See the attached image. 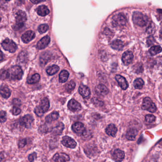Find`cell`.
<instances>
[{
    "label": "cell",
    "instance_id": "cell-1",
    "mask_svg": "<svg viewBox=\"0 0 162 162\" xmlns=\"http://www.w3.org/2000/svg\"><path fill=\"white\" fill-rule=\"evenodd\" d=\"M132 18L134 24L140 27L146 26L148 21L147 16L141 12H135L133 13Z\"/></svg>",
    "mask_w": 162,
    "mask_h": 162
},
{
    "label": "cell",
    "instance_id": "cell-2",
    "mask_svg": "<svg viewBox=\"0 0 162 162\" xmlns=\"http://www.w3.org/2000/svg\"><path fill=\"white\" fill-rule=\"evenodd\" d=\"M49 108V100L48 98H45L41 100L40 105L35 108L34 112L37 116L41 117L45 112L48 110Z\"/></svg>",
    "mask_w": 162,
    "mask_h": 162
},
{
    "label": "cell",
    "instance_id": "cell-3",
    "mask_svg": "<svg viewBox=\"0 0 162 162\" xmlns=\"http://www.w3.org/2000/svg\"><path fill=\"white\" fill-rule=\"evenodd\" d=\"M8 71L9 74V79L14 80H21L22 79L24 72L20 66L17 65L13 66Z\"/></svg>",
    "mask_w": 162,
    "mask_h": 162
},
{
    "label": "cell",
    "instance_id": "cell-4",
    "mask_svg": "<svg viewBox=\"0 0 162 162\" xmlns=\"http://www.w3.org/2000/svg\"><path fill=\"white\" fill-rule=\"evenodd\" d=\"M27 19V15L24 12L21 10L18 11L16 15V24L14 26L15 29H20L24 27Z\"/></svg>",
    "mask_w": 162,
    "mask_h": 162
},
{
    "label": "cell",
    "instance_id": "cell-5",
    "mask_svg": "<svg viewBox=\"0 0 162 162\" xmlns=\"http://www.w3.org/2000/svg\"><path fill=\"white\" fill-rule=\"evenodd\" d=\"M127 23L126 17L123 13H119L114 16L112 18V24L114 27H123Z\"/></svg>",
    "mask_w": 162,
    "mask_h": 162
},
{
    "label": "cell",
    "instance_id": "cell-6",
    "mask_svg": "<svg viewBox=\"0 0 162 162\" xmlns=\"http://www.w3.org/2000/svg\"><path fill=\"white\" fill-rule=\"evenodd\" d=\"M142 108L144 110L148 111L151 113H155L157 110L155 105L149 97H146L144 99Z\"/></svg>",
    "mask_w": 162,
    "mask_h": 162
},
{
    "label": "cell",
    "instance_id": "cell-7",
    "mask_svg": "<svg viewBox=\"0 0 162 162\" xmlns=\"http://www.w3.org/2000/svg\"><path fill=\"white\" fill-rule=\"evenodd\" d=\"M1 46L5 51L11 53H14L16 51L17 46L14 42L9 39H6L1 43Z\"/></svg>",
    "mask_w": 162,
    "mask_h": 162
},
{
    "label": "cell",
    "instance_id": "cell-8",
    "mask_svg": "<svg viewBox=\"0 0 162 162\" xmlns=\"http://www.w3.org/2000/svg\"><path fill=\"white\" fill-rule=\"evenodd\" d=\"M34 121V118L31 115L28 114L19 119V123L21 126L26 128H30L32 127V123Z\"/></svg>",
    "mask_w": 162,
    "mask_h": 162
},
{
    "label": "cell",
    "instance_id": "cell-9",
    "mask_svg": "<svg viewBox=\"0 0 162 162\" xmlns=\"http://www.w3.org/2000/svg\"><path fill=\"white\" fill-rule=\"evenodd\" d=\"M72 130L79 135H84L86 133V129L83 124L77 122L73 124L72 126Z\"/></svg>",
    "mask_w": 162,
    "mask_h": 162
},
{
    "label": "cell",
    "instance_id": "cell-10",
    "mask_svg": "<svg viewBox=\"0 0 162 162\" xmlns=\"http://www.w3.org/2000/svg\"><path fill=\"white\" fill-rule=\"evenodd\" d=\"M61 143L65 147L70 148H75L77 146L76 142L68 136H64L62 138Z\"/></svg>",
    "mask_w": 162,
    "mask_h": 162
},
{
    "label": "cell",
    "instance_id": "cell-11",
    "mask_svg": "<svg viewBox=\"0 0 162 162\" xmlns=\"http://www.w3.org/2000/svg\"><path fill=\"white\" fill-rule=\"evenodd\" d=\"M53 160L54 162H69L70 158L65 153H56L53 156Z\"/></svg>",
    "mask_w": 162,
    "mask_h": 162
},
{
    "label": "cell",
    "instance_id": "cell-12",
    "mask_svg": "<svg viewBox=\"0 0 162 162\" xmlns=\"http://www.w3.org/2000/svg\"><path fill=\"white\" fill-rule=\"evenodd\" d=\"M68 107L70 110L74 112L79 111L81 109L80 104L74 99L69 100L68 104Z\"/></svg>",
    "mask_w": 162,
    "mask_h": 162
},
{
    "label": "cell",
    "instance_id": "cell-13",
    "mask_svg": "<svg viewBox=\"0 0 162 162\" xmlns=\"http://www.w3.org/2000/svg\"><path fill=\"white\" fill-rule=\"evenodd\" d=\"M134 55L130 51H126L123 54L122 60L125 65H128L133 61Z\"/></svg>",
    "mask_w": 162,
    "mask_h": 162
},
{
    "label": "cell",
    "instance_id": "cell-14",
    "mask_svg": "<svg viewBox=\"0 0 162 162\" xmlns=\"http://www.w3.org/2000/svg\"><path fill=\"white\" fill-rule=\"evenodd\" d=\"M112 158L116 162H121L123 160L124 158V152L120 149H116L113 151L112 154Z\"/></svg>",
    "mask_w": 162,
    "mask_h": 162
},
{
    "label": "cell",
    "instance_id": "cell-15",
    "mask_svg": "<svg viewBox=\"0 0 162 162\" xmlns=\"http://www.w3.org/2000/svg\"><path fill=\"white\" fill-rule=\"evenodd\" d=\"M35 37V34L34 32L32 31H28L25 32L22 36H21V40L22 41L25 43H28L30 42L31 40H32Z\"/></svg>",
    "mask_w": 162,
    "mask_h": 162
},
{
    "label": "cell",
    "instance_id": "cell-16",
    "mask_svg": "<svg viewBox=\"0 0 162 162\" xmlns=\"http://www.w3.org/2000/svg\"><path fill=\"white\" fill-rule=\"evenodd\" d=\"M51 39L49 36L44 37L37 43V48L38 49H42L45 48L49 43Z\"/></svg>",
    "mask_w": 162,
    "mask_h": 162
},
{
    "label": "cell",
    "instance_id": "cell-17",
    "mask_svg": "<svg viewBox=\"0 0 162 162\" xmlns=\"http://www.w3.org/2000/svg\"><path fill=\"white\" fill-rule=\"evenodd\" d=\"M79 91L81 96L85 99H88L91 95V91L89 88L84 85H80L79 88Z\"/></svg>",
    "mask_w": 162,
    "mask_h": 162
},
{
    "label": "cell",
    "instance_id": "cell-18",
    "mask_svg": "<svg viewBox=\"0 0 162 162\" xmlns=\"http://www.w3.org/2000/svg\"><path fill=\"white\" fill-rule=\"evenodd\" d=\"M115 79L117 82H118L119 85L121 87V88L123 90H126L128 88V84L126 79L119 75H116L115 77Z\"/></svg>",
    "mask_w": 162,
    "mask_h": 162
},
{
    "label": "cell",
    "instance_id": "cell-19",
    "mask_svg": "<svg viewBox=\"0 0 162 162\" xmlns=\"http://www.w3.org/2000/svg\"><path fill=\"white\" fill-rule=\"evenodd\" d=\"M52 129H53V127L51 123H46L39 127L38 131L40 134H47V133L52 132Z\"/></svg>",
    "mask_w": 162,
    "mask_h": 162
},
{
    "label": "cell",
    "instance_id": "cell-20",
    "mask_svg": "<svg viewBox=\"0 0 162 162\" xmlns=\"http://www.w3.org/2000/svg\"><path fill=\"white\" fill-rule=\"evenodd\" d=\"M138 131L135 128H130L128 129L126 133V138L130 141H134L135 140L136 136L138 135Z\"/></svg>",
    "mask_w": 162,
    "mask_h": 162
},
{
    "label": "cell",
    "instance_id": "cell-21",
    "mask_svg": "<svg viewBox=\"0 0 162 162\" xmlns=\"http://www.w3.org/2000/svg\"><path fill=\"white\" fill-rule=\"evenodd\" d=\"M0 94L4 99H8L11 96V91L7 86L2 85L0 88Z\"/></svg>",
    "mask_w": 162,
    "mask_h": 162
},
{
    "label": "cell",
    "instance_id": "cell-22",
    "mask_svg": "<svg viewBox=\"0 0 162 162\" xmlns=\"http://www.w3.org/2000/svg\"><path fill=\"white\" fill-rule=\"evenodd\" d=\"M105 131L106 133L109 136L115 137L118 131V129L115 124H111L107 127Z\"/></svg>",
    "mask_w": 162,
    "mask_h": 162
},
{
    "label": "cell",
    "instance_id": "cell-23",
    "mask_svg": "<svg viewBox=\"0 0 162 162\" xmlns=\"http://www.w3.org/2000/svg\"><path fill=\"white\" fill-rule=\"evenodd\" d=\"M64 129V125L62 122H59L55 127L53 128L52 132V134L55 135H60L62 134V132Z\"/></svg>",
    "mask_w": 162,
    "mask_h": 162
},
{
    "label": "cell",
    "instance_id": "cell-24",
    "mask_svg": "<svg viewBox=\"0 0 162 162\" xmlns=\"http://www.w3.org/2000/svg\"><path fill=\"white\" fill-rule=\"evenodd\" d=\"M59 118V113L58 112L54 111L47 116L45 118L46 123H51L53 121L57 120Z\"/></svg>",
    "mask_w": 162,
    "mask_h": 162
},
{
    "label": "cell",
    "instance_id": "cell-25",
    "mask_svg": "<svg viewBox=\"0 0 162 162\" xmlns=\"http://www.w3.org/2000/svg\"><path fill=\"white\" fill-rule=\"evenodd\" d=\"M111 47L113 49L120 51L122 50L124 47L123 42L119 40H116L112 41L111 44Z\"/></svg>",
    "mask_w": 162,
    "mask_h": 162
},
{
    "label": "cell",
    "instance_id": "cell-26",
    "mask_svg": "<svg viewBox=\"0 0 162 162\" xmlns=\"http://www.w3.org/2000/svg\"><path fill=\"white\" fill-rule=\"evenodd\" d=\"M37 12L39 15L45 16L49 13V10L46 6L42 5L38 7L37 9Z\"/></svg>",
    "mask_w": 162,
    "mask_h": 162
},
{
    "label": "cell",
    "instance_id": "cell-27",
    "mask_svg": "<svg viewBox=\"0 0 162 162\" xmlns=\"http://www.w3.org/2000/svg\"><path fill=\"white\" fill-rule=\"evenodd\" d=\"M96 91L101 95H106L108 94V90L106 86L104 85H99L96 88Z\"/></svg>",
    "mask_w": 162,
    "mask_h": 162
},
{
    "label": "cell",
    "instance_id": "cell-28",
    "mask_svg": "<svg viewBox=\"0 0 162 162\" xmlns=\"http://www.w3.org/2000/svg\"><path fill=\"white\" fill-rule=\"evenodd\" d=\"M60 68L59 66L56 65H53L52 66L48 67L46 69L47 74L49 75H53L59 71Z\"/></svg>",
    "mask_w": 162,
    "mask_h": 162
},
{
    "label": "cell",
    "instance_id": "cell-29",
    "mask_svg": "<svg viewBox=\"0 0 162 162\" xmlns=\"http://www.w3.org/2000/svg\"><path fill=\"white\" fill-rule=\"evenodd\" d=\"M69 76V73L68 71L63 70L61 71L59 75V81L61 83H64L68 80Z\"/></svg>",
    "mask_w": 162,
    "mask_h": 162
},
{
    "label": "cell",
    "instance_id": "cell-30",
    "mask_svg": "<svg viewBox=\"0 0 162 162\" xmlns=\"http://www.w3.org/2000/svg\"><path fill=\"white\" fill-rule=\"evenodd\" d=\"M162 52V48L160 46H155L151 47L149 52L151 55L155 56Z\"/></svg>",
    "mask_w": 162,
    "mask_h": 162
},
{
    "label": "cell",
    "instance_id": "cell-31",
    "mask_svg": "<svg viewBox=\"0 0 162 162\" xmlns=\"http://www.w3.org/2000/svg\"><path fill=\"white\" fill-rule=\"evenodd\" d=\"M40 75L39 74H35L32 75L31 79H29L27 82L29 84H33L39 82L40 80Z\"/></svg>",
    "mask_w": 162,
    "mask_h": 162
},
{
    "label": "cell",
    "instance_id": "cell-32",
    "mask_svg": "<svg viewBox=\"0 0 162 162\" xmlns=\"http://www.w3.org/2000/svg\"><path fill=\"white\" fill-rule=\"evenodd\" d=\"M144 84V82L141 78L136 79L134 82V86L135 89H141L143 87Z\"/></svg>",
    "mask_w": 162,
    "mask_h": 162
},
{
    "label": "cell",
    "instance_id": "cell-33",
    "mask_svg": "<svg viewBox=\"0 0 162 162\" xmlns=\"http://www.w3.org/2000/svg\"><path fill=\"white\" fill-rule=\"evenodd\" d=\"M76 84L73 80H71L69 81L68 83L66 84L65 86V88L67 91L68 92H71L74 90V88H75Z\"/></svg>",
    "mask_w": 162,
    "mask_h": 162
},
{
    "label": "cell",
    "instance_id": "cell-34",
    "mask_svg": "<svg viewBox=\"0 0 162 162\" xmlns=\"http://www.w3.org/2000/svg\"><path fill=\"white\" fill-rule=\"evenodd\" d=\"M28 60V55L26 52H22L18 56V60L22 63L27 62Z\"/></svg>",
    "mask_w": 162,
    "mask_h": 162
},
{
    "label": "cell",
    "instance_id": "cell-35",
    "mask_svg": "<svg viewBox=\"0 0 162 162\" xmlns=\"http://www.w3.org/2000/svg\"><path fill=\"white\" fill-rule=\"evenodd\" d=\"M9 74L8 71L4 70V69H1L0 71V79L1 80H4L6 79H9Z\"/></svg>",
    "mask_w": 162,
    "mask_h": 162
},
{
    "label": "cell",
    "instance_id": "cell-36",
    "mask_svg": "<svg viewBox=\"0 0 162 162\" xmlns=\"http://www.w3.org/2000/svg\"><path fill=\"white\" fill-rule=\"evenodd\" d=\"M49 29V26L46 24H43L39 26L38 31L40 33H44Z\"/></svg>",
    "mask_w": 162,
    "mask_h": 162
},
{
    "label": "cell",
    "instance_id": "cell-37",
    "mask_svg": "<svg viewBox=\"0 0 162 162\" xmlns=\"http://www.w3.org/2000/svg\"><path fill=\"white\" fill-rule=\"evenodd\" d=\"M134 70L135 73H142L143 71V67L142 64L140 63L134 66Z\"/></svg>",
    "mask_w": 162,
    "mask_h": 162
},
{
    "label": "cell",
    "instance_id": "cell-38",
    "mask_svg": "<svg viewBox=\"0 0 162 162\" xmlns=\"http://www.w3.org/2000/svg\"><path fill=\"white\" fill-rule=\"evenodd\" d=\"M155 116L151 114H148L146 116V120L148 123H152L153 122H155Z\"/></svg>",
    "mask_w": 162,
    "mask_h": 162
},
{
    "label": "cell",
    "instance_id": "cell-39",
    "mask_svg": "<svg viewBox=\"0 0 162 162\" xmlns=\"http://www.w3.org/2000/svg\"><path fill=\"white\" fill-rule=\"evenodd\" d=\"M7 120L6 112L5 111H0V123H4Z\"/></svg>",
    "mask_w": 162,
    "mask_h": 162
},
{
    "label": "cell",
    "instance_id": "cell-40",
    "mask_svg": "<svg viewBox=\"0 0 162 162\" xmlns=\"http://www.w3.org/2000/svg\"><path fill=\"white\" fill-rule=\"evenodd\" d=\"M27 144V140L25 138L21 139L18 142V147L19 148H22Z\"/></svg>",
    "mask_w": 162,
    "mask_h": 162
},
{
    "label": "cell",
    "instance_id": "cell-41",
    "mask_svg": "<svg viewBox=\"0 0 162 162\" xmlns=\"http://www.w3.org/2000/svg\"><path fill=\"white\" fill-rule=\"evenodd\" d=\"M21 112V110L20 108H19L18 107H14L12 111V113L13 115L17 116L20 114Z\"/></svg>",
    "mask_w": 162,
    "mask_h": 162
},
{
    "label": "cell",
    "instance_id": "cell-42",
    "mask_svg": "<svg viewBox=\"0 0 162 162\" xmlns=\"http://www.w3.org/2000/svg\"><path fill=\"white\" fill-rule=\"evenodd\" d=\"M12 103L13 104L14 107H18L19 106H20L21 105V101L20 99H14L13 100V102Z\"/></svg>",
    "mask_w": 162,
    "mask_h": 162
},
{
    "label": "cell",
    "instance_id": "cell-43",
    "mask_svg": "<svg viewBox=\"0 0 162 162\" xmlns=\"http://www.w3.org/2000/svg\"><path fill=\"white\" fill-rule=\"evenodd\" d=\"M37 154L35 152H33L32 154L29 155L28 156V159L30 162H33L36 158Z\"/></svg>",
    "mask_w": 162,
    "mask_h": 162
},
{
    "label": "cell",
    "instance_id": "cell-44",
    "mask_svg": "<svg viewBox=\"0 0 162 162\" xmlns=\"http://www.w3.org/2000/svg\"><path fill=\"white\" fill-rule=\"evenodd\" d=\"M155 27L153 24H150L147 29V32L148 33H153L155 31Z\"/></svg>",
    "mask_w": 162,
    "mask_h": 162
},
{
    "label": "cell",
    "instance_id": "cell-45",
    "mask_svg": "<svg viewBox=\"0 0 162 162\" xmlns=\"http://www.w3.org/2000/svg\"><path fill=\"white\" fill-rule=\"evenodd\" d=\"M3 59H4V55H3L2 52L0 49V61L3 60Z\"/></svg>",
    "mask_w": 162,
    "mask_h": 162
},
{
    "label": "cell",
    "instance_id": "cell-46",
    "mask_svg": "<svg viewBox=\"0 0 162 162\" xmlns=\"http://www.w3.org/2000/svg\"><path fill=\"white\" fill-rule=\"evenodd\" d=\"M4 158V156L2 153H0V162L2 161Z\"/></svg>",
    "mask_w": 162,
    "mask_h": 162
},
{
    "label": "cell",
    "instance_id": "cell-47",
    "mask_svg": "<svg viewBox=\"0 0 162 162\" xmlns=\"http://www.w3.org/2000/svg\"><path fill=\"white\" fill-rule=\"evenodd\" d=\"M43 1H31V2H32V3H33V4H38V3H40V2H42Z\"/></svg>",
    "mask_w": 162,
    "mask_h": 162
},
{
    "label": "cell",
    "instance_id": "cell-48",
    "mask_svg": "<svg viewBox=\"0 0 162 162\" xmlns=\"http://www.w3.org/2000/svg\"><path fill=\"white\" fill-rule=\"evenodd\" d=\"M0 21H1V18H0Z\"/></svg>",
    "mask_w": 162,
    "mask_h": 162
}]
</instances>
